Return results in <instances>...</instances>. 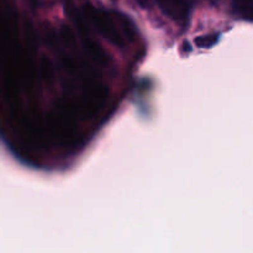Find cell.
Listing matches in <instances>:
<instances>
[{
    "label": "cell",
    "instance_id": "4",
    "mask_svg": "<svg viewBox=\"0 0 253 253\" xmlns=\"http://www.w3.org/2000/svg\"><path fill=\"white\" fill-rule=\"evenodd\" d=\"M137 1L140 2L142 6H148V5H150V2H151V0H137Z\"/></svg>",
    "mask_w": 253,
    "mask_h": 253
},
{
    "label": "cell",
    "instance_id": "1",
    "mask_svg": "<svg viewBox=\"0 0 253 253\" xmlns=\"http://www.w3.org/2000/svg\"><path fill=\"white\" fill-rule=\"evenodd\" d=\"M161 10L173 20L184 22L189 14L187 0H157Z\"/></svg>",
    "mask_w": 253,
    "mask_h": 253
},
{
    "label": "cell",
    "instance_id": "3",
    "mask_svg": "<svg viewBox=\"0 0 253 253\" xmlns=\"http://www.w3.org/2000/svg\"><path fill=\"white\" fill-rule=\"evenodd\" d=\"M253 0H234L235 9L239 12H249L252 7Z\"/></svg>",
    "mask_w": 253,
    "mask_h": 253
},
{
    "label": "cell",
    "instance_id": "2",
    "mask_svg": "<svg viewBox=\"0 0 253 253\" xmlns=\"http://www.w3.org/2000/svg\"><path fill=\"white\" fill-rule=\"evenodd\" d=\"M59 37H61L62 42H64L66 44H72L74 42V36L72 34L71 29L67 26H63L61 30H59Z\"/></svg>",
    "mask_w": 253,
    "mask_h": 253
}]
</instances>
